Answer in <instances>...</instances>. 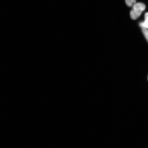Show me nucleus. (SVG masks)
<instances>
[{"mask_svg": "<svg viewBox=\"0 0 148 148\" xmlns=\"http://www.w3.org/2000/svg\"><path fill=\"white\" fill-rule=\"evenodd\" d=\"M126 4L129 7H132L136 3V0H125Z\"/></svg>", "mask_w": 148, "mask_h": 148, "instance_id": "3", "label": "nucleus"}, {"mask_svg": "<svg viewBox=\"0 0 148 148\" xmlns=\"http://www.w3.org/2000/svg\"><path fill=\"white\" fill-rule=\"evenodd\" d=\"M139 25L142 28H145L148 29V12L146 13L145 14V21L140 23Z\"/></svg>", "mask_w": 148, "mask_h": 148, "instance_id": "2", "label": "nucleus"}, {"mask_svg": "<svg viewBox=\"0 0 148 148\" xmlns=\"http://www.w3.org/2000/svg\"><path fill=\"white\" fill-rule=\"evenodd\" d=\"M145 9V5L144 3H135L133 5L132 9L130 12V16L131 19L133 20L137 19Z\"/></svg>", "mask_w": 148, "mask_h": 148, "instance_id": "1", "label": "nucleus"}, {"mask_svg": "<svg viewBox=\"0 0 148 148\" xmlns=\"http://www.w3.org/2000/svg\"><path fill=\"white\" fill-rule=\"evenodd\" d=\"M142 29V32L143 33L144 36H145L146 40L148 42V29L145 28H143Z\"/></svg>", "mask_w": 148, "mask_h": 148, "instance_id": "4", "label": "nucleus"}, {"mask_svg": "<svg viewBox=\"0 0 148 148\" xmlns=\"http://www.w3.org/2000/svg\"></svg>", "mask_w": 148, "mask_h": 148, "instance_id": "5", "label": "nucleus"}]
</instances>
